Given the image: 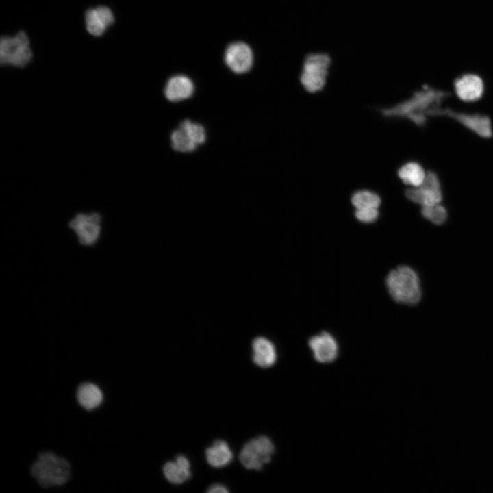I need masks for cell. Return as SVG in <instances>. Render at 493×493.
Returning a JSON list of instances; mask_svg holds the SVG:
<instances>
[{
  "mask_svg": "<svg viewBox=\"0 0 493 493\" xmlns=\"http://www.w3.org/2000/svg\"><path fill=\"white\" fill-rule=\"evenodd\" d=\"M77 399L84 409L92 410L101 405L103 395L101 389L95 384L84 383L77 389Z\"/></svg>",
  "mask_w": 493,
  "mask_h": 493,
  "instance_id": "e0dca14e",
  "label": "cell"
},
{
  "mask_svg": "<svg viewBox=\"0 0 493 493\" xmlns=\"http://www.w3.org/2000/svg\"><path fill=\"white\" fill-rule=\"evenodd\" d=\"M273 453L274 445L270 439L262 435L245 444L239 459L246 468L259 470L270 461Z\"/></svg>",
  "mask_w": 493,
  "mask_h": 493,
  "instance_id": "52a82bcc",
  "label": "cell"
},
{
  "mask_svg": "<svg viewBox=\"0 0 493 493\" xmlns=\"http://www.w3.org/2000/svg\"><path fill=\"white\" fill-rule=\"evenodd\" d=\"M170 138L173 148L177 151L190 152L197 146L188 133L180 125L171 134Z\"/></svg>",
  "mask_w": 493,
  "mask_h": 493,
  "instance_id": "ffe728a7",
  "label": "cell"
},
{
  "mask_svg": "<svg viewBox=\"0 0 493 493\" xmlns=\"http://www.w3.org/2000/svg\"><path fill=\"white\" fill-rule=\"evenodd\" d=\"M405 196L409 201L422 207L441 203L443 194L438 175L433 171H428L422 184L420 186L407 189Z\"/></svg>",
  "mask_w": 493,
  "mask_h": 493,
  "instance_id": "ba28073f",
  "label": "cell"
},
{
  "mask_svg": "<svg viewBox=\"0 0 493 493\" xmlns=\"http://www.w3.org/2000/svg\"><path fill=\"white\" fill-rule=\"evenodd\" d=\"M351 203L356 209L378 208L381 204V199L375 192L360 190L352 196Z\"/></svg>",
  "mask_w": 493,
  "mask_h": 493,
  "instance_id": "44dd1931",
  "label": "cell"
},
{
  "mask_svg": "<svg viewBox=\"0 0 493 493\" xmlns=\"http://www.w3.org/2000/svg\"><path fill=\"white\" fill-rule=\"evenodd\" d=\"M355 214L357 219L364 223H372L379 216L378 208L356 209Z\"/></svg>",
  "mask_w": 493,
  "mask_h": 493,
  "instance_id": "cb8c5ba5",
  "label": "cell"
},
{
  "mask_svg": "<svg viewBox=\"0 0 493 493\" xmlns=\"http://www.w3.org/2000/svg\"><path fill=\"white\" fill-rule=\"evenodd\" d=\"M450 96V93L429 86L415 92L408 99L392 107L381 110L387 117L405 118L419 127L424 126L427 121L429 111Z\"/></svg>",
  "mask_w": 493,
  "mask_h": 493,
  "instance_id": "6da1fadb",
  "label": "cell"
},
{
  "mask_svg": "<svg viewBox=\"0 0 493 493\" xmlns=\"http://www.w3.org/2000/svg\"><path fill=\"white\" fill-rule=\"evenodd\" d=\"M391 297L396 302L416 305L421 299L420 279L416 272L407 266H400L392 270L385 280Z\"/></svg>",
  "mask_w": 493,
  "mask_h": 493,
  "instance_id": "7a4b0ae2",
  "label": "cell"
},
{
  "mask_svg": "<svg viewBox=\"0 0 493 493\" xmlns=\"http://www.w3.org/2000/svg\"><path fill=\"white\" fill-rule=\"evenodd\" d=\"M207 492L210 493H227L229 490L224 485L215 484L210 487Z\"/></svg>",
  "mask_w": 493,
  "mask_h": 493,
  "instance_id": "d4e9b609",
  "label": "cell"
},
{
  "mask_svg": "<svg viewBox=\"0 0 493 493\" xmlns=\"http://www.w3.org/2000/svg\"><path fill=\"white\" fill-rule=\"evenodd\" d=\"M194 91V86L190 80L184 75L172 77L167 81L164 94L170 101H179L191 97Z\"/></svg>",
  "mask_w": 493,
  "mask_h": 493,
  "instance_id": "5bb4252c",
  "label": "cell"
},
{
  "mask_svg": "<svg viewBox=\"0 0 493 493\" xmlns=\"http://www.w3.org/2000/svg\"><path fill=\"white\" fill-rule=\"evenodd\" d=\"M163 472L167 480L173 484H181L191 476L190 462L184 455L177 456L175 462H167Z\"/></svg>",
  "mask_w": 493,
  "mask_h": 493,
  "instance_id": "2e32d148",
  "label": "cell"
},
{
  "mask_svg": "<svg viewBox=\"0 0 493 493\" xmlns=\"http://www.w3.org/2000/svg\"><path fill=\"white\" fill-rule=\"evenodd\" d=\"M32 476L44 487L61 485L70 477V465L64 458L51 453H42L31 468Z\"/></svg>",
  "mask_w": 493,
  "mask_h": 493,
  "instance_id": "3957f363",
  "label": "cell"
},
{
  "mask_svg": "<svg viewBox=\"0 0 493 493\" xmlns=\"http://www.w3.org/2000/svg\"><path fill=\"white\" fill-rule=\"evenodd\" d=\"M29 41L24 31L14 36H3L0 41V61L2 65L22 67L31 60Z\"/></svg>",
  "mask_w": 493,
  "mask_h": 493,
  "instance_id": "277c9868",
  "label": "cell"
},
{
  "mask_svg": "<svg viewBox=\"0 0 493 493\" xmlns=\"http://www.w3.org/2000/svg\"><path fill=\"white\" fill-rule=\"evenodd\" d=\"M253 362L261 368L272 366L276 362L277 353L274 344L264 337L255 338L252 343Z\"/></svg>",
  "mask_w": 493,
  "mask_h": 493,
  "instance_id": "9a60e30c",
  "label": "cell"
},
{
  "mask_svg": "<svg viewBox=\"0 0 493 493\" xmlns=\"http://www.w3.org/2000/svg\"><path fill=\"white\" fill-rule=\"evenodd\" d=\"M398 175L405 184L418 187L422 184L426 173L420 164L410 162L399 169Z\"/></svg>",
  "mask_w": 493,
  "mask_h": 493,
  "instance_id": "d6986e66",
  "label": "cell"
},
{
  "mask_svg": "<svg viewBox=\"0 0 493 493\" xmlns=\"http://www.w3.org/2000/svg\"><path fill=\"white\" fill-rule=\"evenodd\" d=\"M190 136L194 142L198 145L205 140V131L203 127L189 120H185L179 125Z\"/></svg>",
  "mask_w": 493,
  "mask_h": 493,
  "instance_id": "603a6c76",
  "label": "cell"
},
{
  "mask_svg": "<svg viewBox=\"0 0 493 493\" xmlns=\"http://www.w3.org/2000/svg\"><path fill=\"white\" fill-rule=\"evenodd\" d=\"M205 456L209 464L214 468L223 467L233 459V453L229 445L223 440H216L212 446L207 448Z\"/></svg>",
  "mask_w": 493,
  "mask_h": 493,
  "instance_id": "ac0fdd59",
  "label": "cell"
},
{
  "mask_svg": "<svg viewBox=\"0 0 493 493\" xmlns=\"http://www.w3.org/2000/svg\"><path fill=\"white\" fill-rule=\"evenodd\" d=\"M225 61L227 66L236 73H246L253 64V53L245 43L235 42L225 51Z\"/></svg>",
  "mask_w": 493,
  "mask_h": 493,
  "instance_id": "30bf717a",
  "label": "cell"
},
{
  "mask_svg": "<svg viewBox=\"0 0 493 493\" xmlns=\"http://www.w3.org/2000/svg\"><path fill=\"white\" fill-rule=\"evenodd\" d=\"M421 214L425 219L435 225L443 224L448 217L447 210L441 203L422 206Z\"/></svg>",
  "mask_w": 493,
  "mask_h": 493,
  "instance_id": "7402d4cb",
  "label": "cell"
},
{
  "mask_svg": "<svg viewBox=\"0 0 493 493\" xmlns=\"http://www.w3.org/2000/svg\"><path fill=\"white\" fill-rule=\"evenodd\" d=\"M309 346L314 359L321 363L333 362L338 356V346L335 338L329 333L323 332L312 337Z\"/></svg>",
  "mask_w": 493,
  "mask_h": 493,
  "instance_id": "8fae6325",
  "label": "cell"
},
{
  "mask_svg": "<svg viewBox=\"0 0 493 493\" xmlns=\"http://www.w3.org/2000/svg\"><path fill=\"white\" fill-rule=\"evenodd\" d=\"M330 58L324 53H313L306 57L301 75V82L309 92L320 90L326 82Z\"/></svg>",
  "mask_w": 493,
  "mask_h": 493,
  "instance_id": "5b68a950",
  "label": "cell"
},
{
  "mask_svg": "<svg viewBox=\"0 0 493 493\" xmlns=\"http://www.w3.org/2000/svg\"><path fill=\"white\" fill-rule=\"evenodd\" d=\"M429 116H448L459 122L468 129L482 138L492 136V123L488 116L479 114L459 112L448 108L437 105L429 112Z\"/></svg>",
  "mask_w": 493,
  "mask_h": 493,
  "instance_id": "8992f818",
  "label": "cell"
},
{
  "mask_svg": "<svg viewBox=\"0 0 493 493\" xmlns=\"http://www.w3.org/2000/svg\"><path fill=\"white\" fill-rule=\"evenodd\" d=\"M114 22V14L112 10L106 6L100 5L90 8L86 12V27L88 33L93 36L102 35Z\"/></svg>",
  "mask_w": 493,
  "mask_h": 493,
  "instance_id": "4fadbf2b",
  "label": "cell"
},
{
  "mask_svg": "<svg viewBox=\"0 0 493 493\" xmlns=\"http://www.w3.org/2000/svg\"><path fill=\"white\" fill-rule=\"evenodd\" d=\"M455 91L465 102H475L483 96L484 85L482 79L474 74H466L455 80Z\"/></svg>",
  "mask_w": 493,
  "mask_h": 493,
  "instance_id": "7c38bea8",
  "label": "cell"
},
{
  "mask_svg": "<svg viewBox=\"0 0 493 493\" xmlns=\"http://www.w3.org/2000/svg\"><path fill=\"white\" fill-rule=\"evenodd\" d=\"M101 221V218L98 213L78 214L71 219L69 227L81 244L92 246L100 235Z\"/></svg>",
  "mask_w": 493,
  "mask_h": 493,
  "instance_id": "9c48e42d",
  "label": "cell"
}]
</instances>
